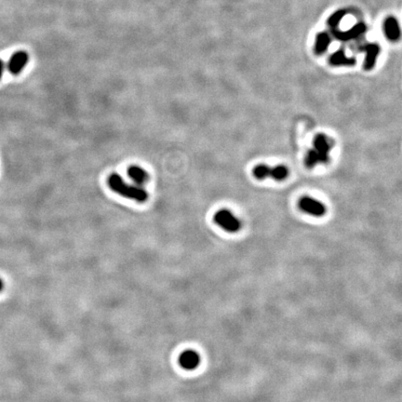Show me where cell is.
<instances>
[{
    "label": "cell",
    "instance_id": "obj_1",
    "mask_svg": "<svg viewBox=\"0 0 402 402\" xmlns=\"http://www.w3.org/2000/svg\"><path fill=\"white\" fill-rule=\"evenodd\" d=\"M107 184L114 192L125 198L135 200L143 203L148 199V193L141 186L130 185L124 181L120 174H112L109 175Z\"/></svg>",
    "mask_w": 402,
    "mask_h": 402
},
{
    "label": "cell",
    "instance_id": "obj_2",
    "mask_svg": "<svg viewBox=\"0 0 402 402\" xmlns=\"http://www.w3.org/2000/svg\"><path fill=\"white\" fill-rule=\"evenodd\" d=\"M213 221L221 228L229 233H236L242 227L240 220L236 217L230 210L226 209L218 210L213 216Z\"/></svg>",
    "mask_w": 402,
    "mask_h": 402
},
{
    "label": "cell",
    "instance_id": "obj_3",
    "mask_svg": "<svg viewBox=\"0 0 402 402\" xmlns=\"http://www.w3.org/2000/svg\"><path fill=\"white\" fill-rule=\"evenodd\" d=\"M314 150H315L319 163L327 164L330 161V152L332 146V142L323 133H318L314 138Z\"/></svg>",
    "mask_w": 402,
    "mask_h": 402
},
{
    "label": "cell",
    "instance_id": "obj_4",
    "mask_svg": "<svg viewBox=\"0 0 402 402\" xmlns=\"http://www.w3.org/2000/svg\"><path fill=\"white\" fill-rule=\"evenodd\" d=\"M300 209L315 217H321L326 213V207L325 205L310 196H304L299 200Z\"/></svg>",
    "mask_w": 402,
    "mask_h": 402
},
{
    "label": "cell",
    "instance_id": "obj_5",
    "mask_svg": "<svg viewBox=\"0 0 402 402\" xmlns=\"http://www.w3.org/2000/svg\"><path fill=\"white\" fill-rule=\"evenodd\" d=\"M366 31H367V26L363 22L357 23L356 25L351 27L348 31H340L338 27L332 28V35L336 39L341 40V41H348L351 39H355L360 36L361 35H363Z\"/></svg>",
    "mask_w": 402,
    "mask_h": 402
},
{
    "label": "cell",
    "instance_id": "obj_6",
    "mask_svg": "<svg viewBox=\"0 0 402 402\" xmlns=\"http://www.w3.org/2000/svg\"><path fill=\"white\" fill-rule=\"evenodd\" d=\"M29 62V55L24 51L14 52L8 63V69L12 75H19Z\"/></svg>",
    "mask_w": 402,
    "mask_h": 402
},
{
    "label": "cell",
    "instance_id": "obj_7",
    "mask_svg": "<svg viewBox=\"0 0 402 402\" xmlns=\"http://www.w3.org/2000/svg\"><path fill=\"white\" fill-rule=\"evenodd\" d=\"M360 52L366 53V58L363 63V69L365 71H370L374 68L378 55L380 54L381 47L377 43H367L363 45L360 49Z\"/></svg>",
    "mask_w": 402,
    "mask_h": 402
},
{
    "label": "cell",
    "instance_id": "obj_8",
    "mask_svg": "<svg viewBox=\"0 0 402 402\" xmlns=\"http://www.w3.org/2000/svg\"><path fill=\"white\" fill-rule=\"evenodd\" d=\"M179 363L182 368L188 370L195 369L200 363V357L198 353L194 350H185L179 358Z\"/></svg>",
    "mask_w": 402,
    "mask_h": 402
},
{
    "label": "cell",
    "instance_id": "obj_9",
    "mask_svg": "<svg viewBox=\"0 0 402 402\" xmlns=\"http://www.w3.org/2000/svg\"><path fill=\"white\" fill-rule=\"evenodd\" d=\"M384 33L385 37L390 41H397L401 37L400 24L396 18L388 17L384 22Z\"/></svg>",
    "mask_w": 402,
    "mask_h": 402
},
{
    "label": "cell",
    "instance_id": "obj_10",
    "mask_svg": "<svg viewBox=\"0 0 402 402\" xmlns=\"http://www.w3.org/2000/svg\"><path fill=\"white\" fill-rule=\"evenodd\" d=\"M329 64L332 66H354L357 64V60L354 57H348L345 50H338L331 55Z\"/></svg>",
    "mask_w": 402,
    "mask_h": 402
},
{
    "label": "cell",
    "instance_id": "obj_11",
    "mask_svg": "<svg viewBox=\"0 0 402 402\" xmlns=\"http://www.w3.org/2000/svg\"><path fill=\"white\" fill-rule=\"evenodd\" d=\"M127 173L129 177L135 183V185L139 186L146 184L149 180V175L147 172L139 166H131L128 169Z\"/></svg>",
    "mask_w": 402,
    "mask_h": 402
},
{
    "label": "cell",
    "instance_id": "obj_12",
    "mask_svg": "<svg viewBox=\"0 0 402 402\" xmlns=\"http://www.w3.org/2000/svg\"><path fill=\"white\" fill-rule=\"evenodd\" d=\"M331 37L329 35V34L326 32H321L316 35L315 37V47H314V51L316 55L324 54L327 52V50L329 49V46L331 44Z\"/></svg>",
    "mask_w": 402,
    "mask_h": 402
},
{
    "label": "cell",
    "instance_id": "obj_13",
    "mask_svg": "<svg viewBox=\"0 0 402 402\" xmlns=\"http://www.w3.org/2000/svg\"><path fill=\"white\" fill-rule=\"evenodd\" d=\"M289 176V169L284 165H279L271 168V176L276 181H284Z\"/></svg>",
    "mask_w": 402,
    "mask_h": 402
},
{
    "label": "cell",
    "instance_id": "obj_14",
    "mask_svg": "<svg viewBox=\"0 0 402 402\" xmlns=\"http://www.w3.org/2000/svg\"><path fill=\"white\" fill-rule=\"evenodd\" d=\"M252 174L254 175L255 178H257L258 180H264L267 177L271 176V167L264 165V164H260L257 165L253 171Z\"/></svg>",
    "mask_w": 402,
    "mask_h": 402
},
{
    "label": "cell",
    "instance_id": "obj_15",
    "mask_svg": "<svg viewBox=\"0 0 402 402\" xmlns=\"http://www.w3.org/2000/svg\"><path fill=\"white\" fill-rule=\"evenodd\" d=\"M347 15V11L345 10H339V11H335L327 21V24L331 27V28H335L338 27L340 22L343 20V18Z\"/></svg>",
    "mask_w": 402,
    "mask_h": 402
},
{
    "label": "cell",
    "instance_id": "obj_16",
    "mask_svg": "<svg viewBox=\"0 0 402 402\" xmlns=\"http://www.w3.org/2000/svg\"><path fill=\"white\" fill-rule=\"evenodd\" d=\"M317 164H319L318 157H317L315 150L312 148L307 152L305 157H304V165L308 169H313V168H315Z\"/></svg>",
    "mask_w": 402,
    "mask_h": 402
},
{
    "label": "cell",
    "instance_id": "obj_17",
    "mask_svg": "<svg viewBox=\"0 0 402 402\" xmlns=\"http://www.w3.org/2000/svg\"><path fill=\"white\" fill-rule=\"evenodd\" d=\"M4 70H5V63L0 59V79H1L2 76H3Z\"/></svg>",
    "mask_w": 402,
    "mask_h": 402
},
{
    "label": "cell",
    "instance_id": "obj_18",
    "mask_svg": "<svg viewBox=\"0 0 402 402\" xmlns=\"http://www.w3.org/2000/svg\"><path fill=\"white\" fill-rule=\"evenodd\" d=\"M3 288H4V282H3V280H2L1 278H0V292L3 290Z\"/></svg>",
    "mask_w": 402,
    "mask_h": 402
}]
</instances>
